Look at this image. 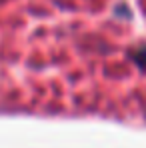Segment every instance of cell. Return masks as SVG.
Returning <instances> with one entry per match:
<instances>
[{
  "instance_id": "1",
  "label": "cell",
  "mask_w": 146,
  "mask_h": 148,
  "mask_svg": "<svg viewBox=\"0 0 146 148\" xmlns=\"http://www.w3.org/2000/svg\"><path fill=\"white\" fill-rule=\"evenodd\" d=\"M132 58H134V62H136L140 68H146V46L144 48H138L132 54Z\"/></svg>"
}]
</instances>
